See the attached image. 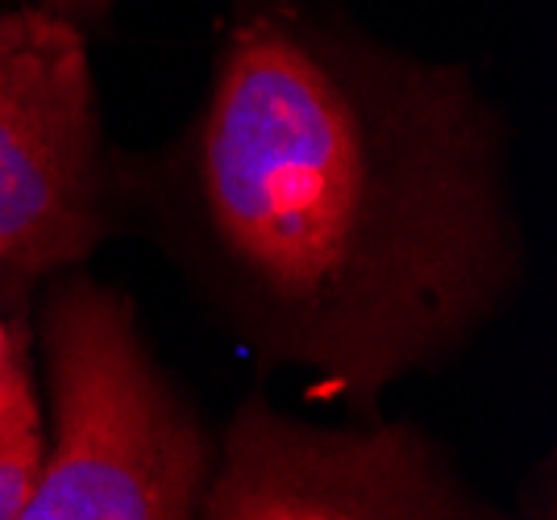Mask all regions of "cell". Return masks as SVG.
<instances>
[{
    "label": "cell",
    "instance_id": "obj_5",
    "mask_svg": "<svg viewBox=\"0 0 557 520\" xmlns=\"http://www.w3.org/2000/svg\"><path fill=\"white\" fill-rule=\"evenodd\" d=\"M42 458H47L42 412L0 421V520L25 517V504L34 496Z\"/></svg>",
    "mask_w": 557,
    "mask_h": 520
},
{
    "label": "cell",
    "instance_id": "obj_2",
    "mask_svg": "<svg viewBox=\"0 0 557 520\" xmlns=\"http://www.w3.org/2000/svg\"><path fill=\"white\" fill-rule=\"evenodd\" d=\"M54 437L25 520H184L216 471L138 333L134 305L79 271H54L38 308Z\"/></svg>",
    "mask_w": 557,
    "mask_h": 520
},
{
    "label": "cell",
    "instance_id": "obj_1",
    "mask_svg": "<svg viewBox=\"0 0 557 520\" xmlns=\"http://www.w3.org/2000/svg\"><path fill=\"white\" fill-rule=\"evenodd\" d=\"M171 242L262 362L371 425L520 271L504 125L466 67L387 50L312 0H230L209 96L159 179Z\"/></svg>",
    "mask_w": 557,
    "mask_h": 520
},
{
    "label": "cell",
    "instance_id": "obj_3",
    "mask_svg": "<svg viewBox=\"0 0 557 520\" xmlns=\"http://www.w3.org/2000/svg\"><path fill=\"white\" fill-rule=\"evenodd\" d=\"M113 188L79 25L0 13V292L17 312L113 230Z\"/></svg>",
    "mask_w": 557,
    "mask_h": 520
},
{
    "label": "cell",
    "instance_id": "obj_7",
    "mask_svg": "<svg viewBox=\"0 0 557 520\" xmlns=\"http://www.w3.org/2000/svg\"><path fill=\"white\" fill-rule=\"evenodd\" d=\"M25 4H38V9H50V13H63L71 22H92L100 25L109 17V9H113V0H25Z\"/></svg>",
    "mask_w": 557,
    "mask_h": 520
},
{
    "label": "cell",
    "instance_id": "obj_4",
    "mask_svg": "<svg viewBox=\"0 0 557 520\" xmlns=\"http://www.w3.org/2000/svg\"><path fill=\"white\" fill-rule=\"evenodd\" d=\"M196 517L349 520V517H495L454 483L433 442L417 429H329L283 421L250 396L233 417L221 471Z\"/></svg>",
    "mask_w": 557,
    "mask_h": 520
},
{
    "label": "cell",
    "instance_id": "obj_6",
    "mask_svg": "<svg viewBox=\"0 0 557 520\" xmlns=\"http://www.w3.org/2000/svg\"><path fill=\"white\" fill-rule=\"evenodd\" d=\"M25 412H42V408H38V396H34L25 346L9 333L4 312H0V421L25 417Z\"/></svg>",
    "mask_w": 557,
    "mask_h": 520
}]
</instances>
